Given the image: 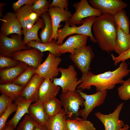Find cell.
Masks as SVG:
<instances>
[{
	"label": "cell",
	"mask_w": 130,
	"mask_h": 130,
	"mask_svg": "<svg viewBox=\"0 0 130 130\" xmlns=\"http://www.w3.org/2000/svg\"><path fill=\"white\" fill-rule=\"evenodd\" d=\"M60 87L55 84L49 79H45L40 88L38 100L43 103L56 97Z\"/></svg>",
	"instance_id": "7402d4cb"
},
{
	"label": "cell",
	"mask_w": 130,
	"mask_h": 130,
	"mask_svg": "<svg viewBox=\"0 0 130 130\" xmlns=\"http://www.w3.org/2000/svg\"><path fill=\"white\" fill-rule=\"evenodd\" d=\"M13 100L8 96L2 94L0 96V117L7 107L12 103Z\"/></svg>",
	"instance_id": "74e56055"
},
{
	"label": "cell",
	"mask_w": 130,
	"mask_h": 130,
	"mask_svg": "<svg viewBox=\"0 0 130 130\" xmlns=\"http://www.w3.org/2000/svg\"><path fill=\"white\" fill-rule=\"evenodd\" d=\"M45 26L43 19L42 18H39L31 28L26 31H22L24 35L23 40L24 43L26 45L28 43L33 40L41 43V39L39 37L38 33L39 29L41 28L43 29Z\"/></svg>",
	"instance_id": "cb8c5ba5"
},
{
	"label": "cell",
	"mask_w": 130,
	"mask_h": 130,
	"mask_svg": "<svg viewBox=\"0 0 130 130\" xmlns=\"http://www.w3.org/2000/svg\"><path fill=\"white\" fill-rule=\"evenodd\" d=\"M66 115L64 109L56 115L49 117L45 126L47 130H67Z\"/></svg>",
	"instance_id": "603a6c76"
},
{
	"label": "cell",
	"mask_w": 130,
	"mask_h": 130,
	"mask_svg": "<svg viewBox=\"0 0 130 130\" xmlns=\"http://www.w3.org/2000/svg\"><path fill=\"white\" fill-rule=\"evenodd\" d=\"M117 34L114 51L119 55L130 48V33H125L117 27Z\"/></svg>",
	"instance_id": "484cf974"
},
{
	"label": "cell",
	"mask_w": 130,
	"mask_h": 130,
	"mask_svg": "<svg viewBox=\"0 0 130 130\" xmlns=\"http://www.w3.org/2000/svg\"><path fill=\"white\" fill-rule=\"evenodd\" d=\"M38 124L26 114L19 123L17 130H33Z\"/></svg>",
	"instance_id": "836d02e7"
},
{
	"label": "cell",
	"mask_w": 130,
	"mask_h": 130,
	"mask_svg": "<svg viewBox=\"0 0 130 130\" xmlns=\"http://www.w3.org/2000/svg\"><path fill=\"white\" fill-rule=\"evenodd\" d=\"M51 4L50 0H35L31 7L35 12L40 16L42 14L48 11Z\"/></svg>",
	"instance_id": "d6a6232c"
},
{
	"label": "cell",
	"mask_w": 130,
	"mask_h": 130,
	"mask_svg": "<svg viewBox=\"0 0 130 130\" xmlns=\"http://www.w3.org/2000/svg\"><path fill=\"white\" fill-rule=\"evenodd\" d=\"M15 13L23 30L25 31L31 28L40 16L32 10L31 6L26 5L15 11Z\"/></svg>",
	"instance_id": "9a60e30c"
},
{
	"label": "cell",
	"mask_w": 130,
	"mask_h": 130,
	"mask_svg": "<svg viewBox=\"0 0 130 130\" xmlns=\"http://www.w3.org/2000/svg\"><path fill=\"white\" fill-rule=\"evenodd\" d=\"M36 69L31 66L28 67L12 83L24 87L36 74Z\"/></svg>",
	"instance_id": "1f68e13d"
},
{
	"label": "cell",
	"mask_w": 130,
	"mask_h": 130,
	"mask_svg": "<svg viewBox=\"0 0 130 130\" xmlns=\"http://www.w3.org/2000/svg\"><path fill=\"white\" fill-rule=\"evenodd\" d=\"M112 59L114 61V65H116L121 62L125 61L130 58V48L117 57H115L113 54L111 55Z\"/></svg>",
	"instance_id": "f35d334b"
},
{
	"label": "cell",
	"mask_w": 130,
	"mask_h": 130,
	"mask_svg": "<svg viewBox=\"0 0 130 130\" xmlns=\"http://www.w3.org/2000/svg\"><path fill=\"white\" fill-rule=\"evenodd\" d=\"M60 98L62 106L66 116L70 118L73 116L78 117L80 107H84L85 100L78 90L62 93Z\"/></svg>",
	"instance_id": "5b68a950"
},
{
	"label": "cell",
	"mask_w": 130,
	"mask_h": 130,
	"mask_svg": "<svg viewBox=\"0 0 130 130\" xmlns=\"http://www.w3.org/2000/svg\"><path fill=\"white\" fill-rule=\"evenodd\" d=\"M92 27L95 38L101 49L108 53L114 51L117 26L114 16L105 14L97 17Z\"/></svg>",
	"instance_id": "7a4b0ae2"
},
{
	"label": "cell",
	"mask_w": 130,
	"mask_h": 130,
	"mask_svg": "<svg viewBox=\"0 0 130 130\" xmlns=\"http://www.w3.org/2000/svg\"><path fill=\"white\" fill-rule=\"evenodd\" d=\"M129 129V127L128 125H125L121 130H128Z\"/></svg>",
	"instance_id": "ee69618b"
},
{
	"label": "cell",
	"mask_w": 130,
	"mask_h": 130,
	"mask_svg": "<svg viewBox=\"0 0 130 130\" xmlns=\"http://www.w3.org/2000/svg\"><path fill=\"white\" fill-rule=\"evenodd\" d=\"M43 55V52L33 48L14 52L12 57L16 60L37 68L41 64Z\"/></svg>",
	"instance_id": "4fadbf2b"
},
{
	"label": "cell",
	"mask_w": 130,
	"mask_h": 130,
	"mask_svg": "<svg viewBox=\"0 0 130 130\" xmlns=\"http://www.w3.org/2000/svg\"><path fill=\"white\" fill-rule=\"evenodd\" d=\"M67 130H96L90 121L78 117L67 120Z\"/></svg>",
	"instance_id": "4316f807"
},
{
	"label": "cell",
	"mask_w": 130,
	"mask_h": 130,
	"mask_svg": "<svg viewBox=\"0 0 130 130\" xmlns=\"http://www.w3.org/2000/svg\"><path fill=\"white\" fill-rule=\"evenodd\" d=\"M35 0H19L14 2L12 5V8L15 12L26 5L32 6L34 3Z\"/></svg>",
	"instance_id": "60d3db41"
},
{
	"label": "cell",
	"mask_w": 130,
	"mask_h": 130,
	"mask_svg": "<svg viewBox=\"0 0 130 130\" xmlns=\"http://www.w3.org/2000/svg\"><path fill=\"white\" fill-rule=\"evenodd\" d=\"M77 90L85 100L84 108L79 110L78 115L83 119L86 120L94 108L104 103L107 95V90L99 91L95 93L88 95L82 91Z\"/></svg>",
	"instance_id": "ba28073f"
},
{
	"label": "cell",
	"mask_w": 130,
	"mask_h": 130,
	"mask_svg": "<svg viewBox=\"0 0 130 130\" xmlns=\"http://www.w3.org/2000/svg\"><path fill=\"white\" fill-rule=\"evenodd\" d=\"M61 61L59 57L49 52L44 61L36 69L35 73L44 79H49L52 81L60 72L58 66Z\"/></svg>",
	"instance_id": "30bf717a"
},
{
	"label": "cell",
	"mask_w": 130,
	"mask_h": 130,
	"mask_svg": "<svg viewBox=\"0 0 130 130\" xmlns=\"http://www.w3.org/2000/svg\"><path fill=\"white\" fill-rule=\"evenodd\" d=\"M122 84L117 88L119 97L125 101L130 99V78L124 81Z\"/></svg>",
	"instance_id": "e575fe53"
},
{
	"label": "cell",
	"mask_w": 130,
	"mask_h": 130,
	"mask_svg": "<svg viewBox=\"0 0 130 130\" xmlns=\"http://www.w3.org/2000/svg\"><path fill=\"white\" fill-rule=\"evenodd\" d=\"M40 16L44 20L45 26L40 32V37L42 43H48L50 42L53 34V28L51 19L48 12L44 13Z\"/></svg>",
	"instance_id": "83f0119b"
},
{
	"label": "cell",
	"mask_w": 130,
	"mask_h": 130,
	"mask_svg": "<svg viewBox=\"0 0 130 130\" xmlns=\"http://www.w3.org/2000/svg\"><path fill=\"white\" fill-rule=\"evenodd\" d=\"M43 104L46 112L49 117L58 114L62 109L60 100L56 97L43 102Z\"/></svg>",
	"instance_id": "f546056e"
},
{
	"label": "cell",
	"mask_w": 130,
	"mask_h": 130,
	"mask_svg": "<svg viewBox=\"0 0 130 130\" xmlns=\"http://www.w3.org/2000/svg\"><path fill=\"white\" fill-rule=\"evenodd\" d=\"M17 106L15 103H12L9 105L3 112L0 117V130L3 128L6 124L7 120L13 112L16 111Z\"/></svg>",
	"instance_id": "d590c367"
},
{
	"label": "cell",
	"mask_w": 130,
	"mask_h": 130,
	"mask_svg": "<svg viewBox=\"0 0 130 130\" xmlns=\"http://www.w3.org/2000/svg\"><path fill=\"white\" fill-rule=\"evenodd\" d=\"M21 37L17 34H13L10 38L0 34V54L12 57L14 52L22 50L31 49L24 43Z\"/></svg>",
	"instance_id": "9c48e42d"
},
{
	"label": "cell",
	"mask_w": 130,
	"mask_h": 130,
	"mask_svg": "<svg viewBox=\"0 0 130 130\" xmlns=\"http://www.w3.org/2000/svg\"><path fill=\"white\" fill-rule=\"evenodd\" d=\"M73 6L75 12L66 22L70 26L82 24L83 20L92 16H99L102 14L99 11L92 7L87 0H81L74 3Z\"/></svg>",
	"instance_id": "8992f818"
},
{
	"label": "cell",
	"mask_w": 130,
	"mask_h": 130,
	"mask_svg": "<svg viewBox=\"0 0 130 130\" xmlns=\"http://www.w3.org/2000/svg\"><path fill=\"white\" fill-rule=\"evenodd\" d=\"M88 37L81 34L69 36L65 42L59 45V52L61 54L66 52L72 53L75 50L86 45Z\"/></svg>",
	"instance_id": "ac0fdd59"
},
{
	"label": "cell",
	"mask_w": 130,
	"mask_h": 130,
	"mask_svg": "<svg viewBox=\"0 0 130 130\" xmlns=\"http://www.w3.org/2000/svg\"><path fill=\"white\" fill-rule=\"evenodd\" d=\"M26 45L29 47L36 48L42 52L48 51L57 56L59 57L61 54L59 52V45H58L56 41L54 40L46 43L33 40L28 43Z\"/></svg>",
	"instance_id": "d4e9b609"
},
{
	"label": "cell",
	"mask_w": 130,
	"mask_h": 130,
	"mask_svg": "<svg viewBox=\"0 0 130 130\" xmlns=\"http://www.w3.org/2000/svg\"><path fill=\"white\" fill-rule=\"evenodd\" d=\"M14 129L12 126L6 124L5 127L1 130H14Z\"/></svg>",
	"instance_id": "b9f144b4"
},
{
	"label": "cell",
	"mask_w": 130,
	"mask_h": 130,
	"mask_svg": "<svg viewBox=\"0 0 130 130\" xmlns=\"http://www.w3.org/2000/svg\"><path fill=\"white\" fill-rule=\"evenodd\" d=\"M33 130H47L45 126H43L39 124L35 127Z\"/></svg>",
	"instance_id": "7bdbcfd3"
},
{
	"label": "cell",
	"mask_w": 130,
	"mask_h": 130,
	"mask_svg": "<svg viewBox=\"0 0 130 130\" xmlns=\"http://www.w3.org/2000/svg\"><path fill=\"white\" fill-rule=\"evenodd\" d=\"M24 87L13 83L0 84V91L2 94H5L15 100L20 95Z\"/></svg>",
	"instance_id": "f1b7e54d"
},
{
	"label": "cell",
	"mask_w": 130,
	"mask_h": 130,
	"mask_svg": "<svg viewBox=\"0 0 130 130\" xmlns=\"http://www.w3.org/2000/svg\"><path fill=\"white\" fill-rule=\"evenodd\" d=\"M59 69L61 73V77L53 78V82L61 88L62 93L76 90L82 81L80 79L78 80L77 77V72L74 66L70 65L67 68L60 67Z\"/></svg>",
	"instance_id": "277c9868"
},
{
	"label": "cell",
	"mask_w": 130,
	"mask_h": 130,
	"mask_svg": "<svg viewBox=\"0 0 130 130\" xmlns=\"http://www.w3.org/2000/svg\"><path fill=\"white\" fill-rule=\"evenodd\" d=\"M68 0H53L50 5V7H57L62 10H68Z\"/></svg>",
	"instance_id": "ab89813d"
},
{
	"label": "cell",
	"mask_w": 130,
	"mask_h": 130,
	"mask_svg": "<svg viewBox=\"0 0 130 130\" xmlns=\"http://www.w3.org/2000/svg\"><path fill=\"white\" fill-rule=\"evenodd\" d=\"M90 5L102 14H109L113 16L127 6L122 0H89Z\"/></svg>",
	"instance_id": "7c38bea8"
},
{
	"label": "cell",
	"mask_w": 130,
	"mask_h": 130,
	"mask_svg": "<svg viewBox=\"0 0 130 130\" xmlns=\"http://www.w3.org/2000/svg\"><path fill=\"white\" fill-rule=\"evenodd\" d=\"M44 79L38 74H35L24 87L20 96L28 100L37 101L40 88Z\"/></svg>",
	"instance_id": "e0dca14e"
},
{
	"label": "cell",
	"mask_w": 130,
	"mask_h": 130,
	"mask_svg": "<svg viewBox=\"0 0 130 130\" xmlns=\"http://www.w3.org/2000/svg\"><path fill=\"white\" fill-rule=\"evenodd\" d=\"M69 57L82 74L86 73L91 69V63L94 55L90 46L86 45L75 50Z\"/></svg>",
	"instance_id": "52a82bcc"
},
{
	"label": "cell",
	"mask_w": 130,
	"mask_h": 130,
	"mask_svg": "<svg viewBox=\"0 0 130 130\" xmlns=\"http://www.w3.org/2000/svg\"><path fill=\"white\" fill-rule=\"evenodd\" d=\"M48 12L51 19L53 28V34L50 42L53 39L56 41L57 31L58 28L62 26L60 24V22L68 21L72 15L68 10H62L57 7H50Z\"/></svg>",
	"instance_id": "2e32d148"
},
{
	"label": "cell",
	"mask_w": 130,
	"mask_h": 130,
	"mask_svg": "<svg viewBox=\"0 0 130 130\" xmlns=\"http://www.w3.org/2000/svg\"><path fill=\"white\" fill-rule=\"evenodd\" d=\"M114 17L117 27L125 33L129 34L130 22L125 11L121 10Z\"/></svg>",
	"instance_id": "4dcf8cb0"
},
{
	"label": "cell",
	"mask_w": 130,
	"mask_h": 130,
	"mask_svg": "<svg viewBox=\"0 0 130 130\" xmlns=\"http://www.w3.org/2000/svg\"><path fill=\"white\" fill-rule=\"evenodd\" d=\"M20 62L8 57L0 54V68L2 69L10 68L18 65Z\"/></svg>",
	"instance_id": "8d00e7d4"
},
{
	"label": "cell",
	"mask_w": 130,
	"mask_h": 130,
	"mask_svg": "<svg viewBox=\"0 0 130 130\" xmlns=\"http://www.w3.org/2000/svg\"><path fill=\"white\" fill-rule=\"evenodd\" d=\"M43 103L38 100L31 104L29 107L28 115L38 124L45 126L49 117L45 110Z\"/></svg>",
	"instance_id": "44dd1931"
},
{
	"label": "cell",
	"mask_w": 130,
	"mask_h": 130,
	"mask_svg": "<svg viewBox=\"0 0 130 130\" xmlns=\"http://www.w3.org/2000/svg\"><path fill=\"white\" fill-rule=\"evenodd\" d=\"M96 16H92L83 20L81 25L77 26L76 25L70 26L65 22L62 28L58 29L57 32V43L59 45L63 43L65 39L67 36L73 34L85 35L89 37L91 41L96 43L97 41L93 36L91 29Z\"/></svg>",
	"instance_id": "3957f363"
},
{
	"label": "cell",
	"mask_w": 130,
	"mask_h": 130,
	"mask_svg": "<svg viewBox=\"0 0 130 130\" xmlns=\"http://www.w3.org/2000/svg\"><path fill=\"white\" fill-rule=\"evenodd\" d=\"M130 70L125 61L122 62L118 67L113 71L95 74L90 71L82 74L80 78L82 83L78 86V90L82 91L89 90L91 86L96 88V91L112 89L118 84H122L124 80L123 78L128 75Z\"/></svg>",
	"instance_id": "6da1fadb"
},
{
	"label": "cell",
	"mask_w": 130,
	"mask_h": 130,
	"mask_svg": "<svg viewBox=\"0 0 130 130\" xmlns=\"http://www.w3.org/2000/svg\"><path fill=\"white\" fill-rule=\"evenodd\" d=\"M124 104L123 102L120 104L112 112L108 114L100 112L95 113V116L103 124L104 130H121L124 126V122L119 118Z\"/></svg>",
	"instance_id": "8fae6325"
},
{
	"label": "cell",
	"mask_w": 130,
	"mask_h": 130,
	"mask_svg": "<svg viewBox=\"0 0 130 130\" xmlns=\"http://www.w3.org/2000/svg\"><path fill=\"white\" fill-rule=\"evenodd\" d=\"M33 102L32 100H27L21 96L15 100L17 106L15 114L7 124L15 129L22 117L26 114H28L29 107Z\"/></svg>",
	"instance_id": "d6986e66"
},
{
	"label": "cell",
	"mask_w": 130,
	"mask_h": 130,
	"mask_svg": "<svg viewBox=\"0 0 130 130\" xmlns=\"http://www.w3.org/2000/svg\"><path fill=\"white\" fill-rule=\"evenodd\" d=\"M28 67L27 64L20 62L14 66L0 69V83L5 84L13 83Z\"/></svg>",
	"instance_id": "ffe728a7"
},
{
	"label": "cell",
	"mask_w": 130,
	"mask_h": 130,
	"mask_svg": "<svg viewBox=\"0 0 130 130\" xmlns=\"http://www.w3.org/2000/svg\"><path fill=\"white\" fill-rule=\"evenodd\" d=\"M2 17L0 19V34L7 36L10 34H16L22 36V26L15 13L8 12Z\"/></svg>",
	"instance_id": "5bb4252c"
}]
</instances>
